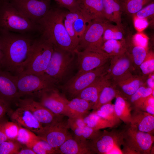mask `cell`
I'll use <instances>...</instances> for the list:
<instances>
[{
    "instance_id": "1",
    "label": "cell",
    "mask_w": 154,
    "mask_h": 154,
    "mask_svg": "<svg viewBox=\"0 0 154 154\" xmlns=\"http://www.w3.org/2000/svg\"><path fill=\"white\" fill-rule=\"evenodd\" d=\"M33 35L10 32H0V42L4 54L3 68L17 75L27 64L29 52L35 39Z\"/></svg>"
},
{
    "instance_id": "2",
    "label": "cell",
    "mask_w": 154,
    "mask_h": 154,
    "mask_svg": "<svg viewBox=\"0 0 154 154\" xmlns=\"http://www.w3.org/2000/svg\"><path fill=\"white\" fill-rule=\"evenodd\" d=\"M51 7L38 22L42 29L41 34L48 39L54 46L75 52L76 48L68 35L63 22L64 11L60 7Z\"/></svg>"
},
{
    "instance_id": "3",
    "label": "cell",
    "mask_w": 154,
    "mask_h": 154,
    "mask_svg": "<svg viewBox=\"0 0 154 154\" xmlns=\"http://www.w3.org/2000/svg\"><path fill=\"white\" fill-rule=\"evenodd\" d=\"M41 31L39 24L21 13L10 2L0 0V32L33 35Z\"/></svg>"
},
{
    "instance_id": "4",
    "label": "cell",
    "mask_w": 154,
    "mask_h": 154,
    "mask_svg": "<svg viewBox=\"0 0 154 154\" xmlns=\"http://www.w3.org/2000/svg\"><path fill=\"white\" fill-rule=\"evenodd\" d=\"M53 50L52 43L40 34V37L35 38L30 50L29 61L19 74H44Z\"/></svg>"
},
{
    "instance_id": "5",
    "label": "cell",
    "mask_w": 154,
    "mask_h": 154,
    "mask_svg": "<svg viewBox=\"0 0 154 154\" xmlns=\"http://www.w3.org/2000/svg\"><path fill=\"white\" fill-rule=\"evenodd\" d=\"M122 132V154H151L154 141L153 134L140 131L131 124L126 125Z\"/></svg>"
},
{
    "instance_id": "6",
    "label": "cell",
    "mask_w": 154,
    "mask_h": 154,
    "mask_svg": "<svg viewBox=\"0 0 154 154\" xmlns=\"http://www.w3.org/2000/svg\"><path fill=\"white\" fill-rule=\"evenodd\" d=\"M17 85L20 97L37 96L44 90L56 87L59 83L47 74H20L16 75Z\"/></svg>"
},
{
    "instance_id": "7",
    "label": "cell",
    "mask_w": 154,
    "mask_h": 154,
    "mask_svg": "<svg viewBox=\"0 0 154 154\" xmlns=\"http://www.w3.org/2000/svg\"><path fill=\"white\" fill-rule=\"evenodd\" d=\"M75 52L54 46V50L45 74L59 83L65 78L72 70L75 61Z\"/></svg>"
},
{
    "instance_id": "8",
    "label": "cell",
    "mask_w": 154,
    "mask_h": 154,
    "mask_svg": "<svg viewBox=\"0 0 154 154\" xmlns=\"http://www.w3.org/2000/svg\"><path fill=\"white\" fill-rule=\"evenodd\" d=\"M110 60L103 66L93 70L76 74L68 80L60 88L66 94L74 98L98 78L106 74Z\"/></svg>"
},
{
    "instance_id": "9",
    "label": "cell",
    "mask_w": 154,
    "mask_h": 154,
    "mask_svg": "<svg viewBox=\"0 0 154 154\" xmlns=\"http://www.w3.org/2000/svg\"><path fill=\"white\" fill-rule=\"evenodd\" d=\"M110 23L107 19L102 18L96 19L90 21L80 38L76 50L80 51L88 48H101L104 32Z\"/></svg>"
},
{
    "instance_id": "10",
    "label": "cell",
    "mask_w": 154,
    "mask_h": 154,
    "mask_svg": "<svg viewBox=\"0 0 154 154\" xmlns=\"http://www.w3.org/2000/svg\"><path fill=\"white\" fill-rule=\"evenodd\" d=\"M77 56L78 71L80 74L93 70L107 63L111 57L101 48H88L75 51Z\"/></svg>"
},
{
    "instance_id": "11",
    "label": "cell",
    "mask_w": 154,
    "mask_h": 154,
    "mask_svg": "<svg viewBox=\"0 0 154 154\" xmlns=\"http://www.w3.org/2000/svg\"><path fill=\"white\" fill-rule=\"evenodd\" d=\"M51 1L8 0V1L21 13L33 22L38 24V21L46 15L50 9Z\"/></svg>"
},
{
    "instance_id": "12",
    "label": "cell",
    "mask_w": 154,
    "mask_h": 154,
    "mask_svg": "<svg viewBox=\"0 0 154 154\" xmlns=\"http://www.w3.org/2000/svg\"><path fill=\"white\" fill-rule=\"evenodd\" d=\"M89 142L90 147L94 154H109L114 148H121L122 130L114 129L110 131L104 130L97 138Z\"/></svg>"
},
{
    "instance_id": "13",
    "label": "cell",
    "mask_w": 154,
    "mask_h": 154,
    "mask_svg": "<svg viewBox=\"0 0 154 154\" xmlns=\"http://www.w3.org/2000/svg\"><path fill=\"white\" fill-rule=\"evenodd\" d=\"M67 121L62 119L44 126L39 137L53 147L58 149L72 135L68 131Z\"/></svg>"
},
{
    "instance_id": "14",
    "label": "cell",
    "mask_w": 154,
    "mask_h": 154,
    "mask_svg": "<svg viewBox=\"0 0 154 154\" xmlns=\"http://www.w3.org/2000/svg\"><path fill=\"white\" fill-rule=\"evenodd\" d=\"M37 96L40 104L55 115L67 116V105L68 100L61 95L56 87L44 90Z\"/></svg>"
},
{
    "instance_id": "15",
    "label": "cell",
    "mask_w": 154,
    "mask_h": 154,
    "mask_svg": "<svg viewBox=\"0 0 154 154\" xmlns=\"http://www.w3.org/2000/svg\"><path fill=\"white\" fill-rule=\"evenodd\" d=\"M18 101L19 106L25 108L29 110L44 126L62 119L63 116L55 115L39 102L32 99H19Z\"/></svg>"
},
{
    "instance_id": "16",
    "label": "cell",
    "mask_w": 154,
    "mask_h": 154,
    "mask_svg": "<svg viewBox=\"0 0 154 154\" xmlns=\"http://www.w3.org/2000/svg\"><path fill=\"white\" fill-rule=\"evenodd\" d=\"M10 118L18 125L31 131L37 135L42 131L44 126L27 108L21 106L13 111L8 112Z\"/></svg>"
},
{
    "instance_id": "17",
    "label": "cell",
    "mask_w": 154,
    "mask_h": 154,
    "mask_svg": "<svg viewBox=\"0 0 154 154\" xmlns=\"http://www.w3.org/2000/svg\"><path fill=\"white\" fill-rule=\"evenodd\" d=\"M133 68L131 55L127 51L111 57L106 75L109 79L113 80L131 72Z\"/></svg>"
},
{
    "instance_id": "18",
    "label": "cell",
    "mask_w": 154,
    "mask_h": 154,
    "mask_svg": "<svg viewBox=\"0 0 154 154\" xmlns=\"http://www.w3.org/2000/svg\"><path fill=\"white\" fill-rule=\"evenodd\" d=\"M17 76L0 68V98L10 104L20 97L17 85Z\"/></svg>"
},
{
    "instance_id": "19",
    "label": "cell",
    "mask_w": 154,
    "mask_h": 154,
    "mask_svg": "<svg viewBox=\"0 0 154 154\" xmlns=\"http://www.w3.org/2000/svg\"><path fill=\"white\" fill-rule=\"evenodd\" d=\"M147 78V76L133 75L130 72L111 80L127 99L144 85Z\"/></svg>"
},
{
    "instance_id": "20",
    "label": "cell",
    "mask_w": 154,
    "mask_h": 154,
    "mask_svg": "<svg viewBox=\"0 0 154 154\" xmlns=\"http://www.w3.org/2000/svg\"><path fill=\"white\" fill-rule=\"evenodd\" d=\"M78 3L79 11L88 21L97 18L106 19L103 0H78Z\"/></svg>"
},
{
    "instance_id": "21",
    "label": "cell",
    "mask_w": 154,
    "mask_h": 154,
    "mask_svg": "<svg viewBox=\"0 0 154 154\" xmlns=\"http://www.w3.org/2000/svg\"><path fill=\"white\" fill-rule=\"evenodd\" d=\"M58 150L59 154H94L90 147L89 141L74 135L64 143Z\"/></svg>"
},
{
    "instance_id": "22",
    "label": "cell",
    "mask_w": 154,
    "mask_h": 154,
    "mask_svg": "<svg viewBox=\"0 0 154 154\" xmlns=\"http://www.w3.org/2000/svg\"><path fill=\"white\" fill-rule=\"evenodd\" d=\"M111 81V80L107 78L106 74L101 76L83 90L76 97L87 100L94 105L103 88Z\"/></svg>"
},
{
    "instance_id": "23",
    "label": "cell",
    "mask_w": 154,
    "mask_h": 154,
    "mask_svg": "<svg viewBox=\"0 0 154 154\" xmlns=\"http://www.w3.org/2000/svg\"><path fill=\"white\" fill-rule=\"evenodd\" d=\"M130 124L140 131L153 134L154 131V115L139 109L132 110Z\"/></svg>"
},
{
    "instance_id": "24",
    "label": "cell",
    "mask_w": 154,
    "mask_h": 154,
    "mask_svg": "<svg viewBox=\"0 0 154 154\" xmlns=\"http://www.w3.org/2000/svg\"><path fill=\"white\" fill-rule=\"evenodd\" d=\"M94 104L90 102L80 98L75 97L68 100L67 105V117H84L92 109Z\"/></svg>"
},
{
    "instance_id": "25",
    "label": "cell",
    "mask_w": 154,
    "mask_h": 154,
    "mask_svg": "<svg viewBox=\"0 0 154 154\" xmlns=\"http://www.w3.org/2000/svg\"><path fill=\"white\" fill-rule=\"evenodd\" d=\"M105 18L117 25H121L122 8L119 0H103Z\"/></svg>"
},
{
    "instance_id": "26",
    "label": "cell",
    "mask_w": 154,
    "mask_h": 154,
    "mask_svg": "<svg viewBox=\"0 0 154 154\" xmlns=\"http://www.w3.org/2000/svg\"><path fill=\"white\" fill-rule=\"evenodd\" d=\"M130 33L123 25H114L109 23L104 32L102 40H129L131 38Z\"/></svg>"
},
{
    "instance_id": "27",
    "label": "cell",
    "mask_w": 154,
    "mask_h": 154,
    "mask_svg": "<svg viewBox=\"0 0 154 154\" xmlns=\"http://www.w3.org/2000/svg\"><path fill=\"white\" fill-rule=\"evenodd\" d=\"M119 96L124 97L111 80L110 83L103 88L100 92L97 100L93 106V111L96 110L104 104L111 102L114 98Z\"/></svg>"
},
{
    "instance_id": "28",
    "label": "cell",
    "mask_w": 154,
    "mask_h": 154,
    "mask_svg": "<svg viewBox=\"0 0 154 154\" xmlns=\"http://www.w3.org/2000/svg\"><path fill=\"white\" fill-rule=\"evenodd\" d=\"M116 98L114 107L117 116L126 125L130 124L132 110L130 104L123 96H119Z\"/></svg>"
},
{
    "instance_id": "29",
    "label": "cell",
    "mask_w": 154,
    "mask_h": 154,
    "mask_svg": "<svg viewBox=\"0 0 154 154\" xmlns=\"http://www.w3.org/2000/svg\"><path fill=\"white\" fill-rule=\"evenodd\" d=\"M129 40H108L103 41L101 48L111 57L121 55L128 51Z\"/></svg>"
},
{
    "instance_id": "30",
    "label": "cell",
    "mask_w": 154,
    "mask_h": 154,
    "mask_svg": "<svg viewBox=\"0 0 154 154\" xmlns=\"http://www.w3.org/2000/svg\"><path fill=\"white\" fill-rule=\"evenodd\" d=\"M81 15L78 11L72 12L69 11H64L63 13V22L65 27L76 48L78 46L79 40L76 36L73 28V24L75 21Z\"/></svg>"
},
{
    "instance_id": "31",
    "label": "cell",
    "mask_w": 154,
    "mask_h": 154,
    "mask_svg": "<svg viewBox=\"0 0 154 154\" xmlns=\"http://www.w3.org/2000/svg\"><path fill=\"white\" fill-rule=\"evenodd\" d=\"M92 112L108 121L114 127L118 125L121 122V120L115 113L114 104L111 102L102 105L97 110Z\"/></svg>"
},
{
    "instance_id": "32",
    "label": "cell",
    "mask_w": 154,
    "mask_h": 154,
    "mask_svg": "<svg viewBox=\"0 0 154 154\" xmlns=\"http://www.w3.org/2000/svg\"><path fill=\"white\" fill-rule=\"evenodd\" d=\"M154 91L144 84L140 86L132 95L127 100L130 104L132 110L138 109L146 98L151 94Z\"/></svg>"
},
{
    "instance_id": "33",
    "label": "cell",
    "mask_w": 154,
    "mask_h": 154,
    "mask_svg": "<svg viewBox=\"0 0 154 154\" xmlns=\"http://www.w3.org/2000/svg\"><path fill=\"white\" fill-rule=\"evenodd\" d=\"M83 119L86 126L95 129L100 130L114 127L108 121L99 116L94 112L84 117Z\"/></svg>"
},
{
    "instance_id": "34",
    "label": "cell",
    "mask_w": 154,
    "mask_h": 154,
    "mask_svg": "<svg viewBox=\"0 0 154 154\" xmlns=\"http://www.w3.org/2000/svg\"><path fill=\"white\" fill-rule=\"evenodd\" d=\"M153 0H119L123 12L133 15Z\"/></svg>"
},
{
    "instance_id": "35",
    "label": "cell",
    "mask_w": 154,
    "mask_h": 154,
    "mask_svg": "<svg viewBox=\"0 0 154 154\" xmlns=\"http://www.w3.org/2000/svg\"><path fill=\"white\" fill-rule=\"evenodd\" d=\"M39 138L38 136L34 132L19 125L18 133L15 140L20 144L31 148L33 144Z\"/></svg>"
},
{
    "instance_id": "36",
    "label": "cell",
    "mask_w": 154,
    "mask_h": 154,
    "mask_svg": "<svg viewBox=\"0 0 154 154\" xmlns=\"http://www.w3.org/2000/svg\"><path fill=\"white\" fill-rule=\"evenodd\" d=\"M128 51L131 55L134 68L139 67L146 56L147 53L146 48L134 45L130 40L129 43Z\"/></svg>"
},
{
    "instance_id": "37",
    "label": "cell",
    "mask_w": 154,
    "mask_h": 154,
    "mask_svg": "<svg viewBox=\"0 0 154 154\" xmlns=\"http://www.w3.org/2000/svg\"><path fill=\"white\" fill-rule=\"evenodd\" d=\"M19 125L13 121L0 119V129L9 140H15L18 134Z\"/></svg>"
},
{
    "instance_id": "38",
    "label": "cell",
    "mask_w": 154,
    "mask_h": 154,
    "mask_svg": "<svg viewBox=\"0 0 154 154\" xmlns=\"http://www.w3.org/2000/svg\"><path fill=\"white\" fill-rule=\"evenodd\" d=\"M74 135L84 140L90 141L98 137L101 133L100 130L95 129L85 125L72 130Z\"/></svg>"
},
{
    "instance_id": "39",
    "label": "cell",
    "mask_w": 154,
    "mask_h": 154,
    "mask_svg": "<svg viewBox=\"0 0 154 154\" xmlns=\"http://www.w3.org/2000/svg\"><path fill=\"white\" fill-rule=\"evenodd\" d=\"M31 149L36 154H58L57 149L51 146L46 141L39 138L33 144Z\"/></svg>"
},
{
    "instance_id": "40",
    "label": "cell",
    "mask_w": 154,
    "mask_h": 154,
    "mask_svg": "<svg viewBox=\"0 0 154 154\" xmlns=\"http://www.w3.org/2000/svg\"><path fill=\"white\" fill-rule=\"evenodd\" d=\"M22 145L15 140H8L0 144V154H17Z\"/></svg>"
},
{
    "instance_id": "41",
    "label": "cell",
    "mask_w": 154,
    "mask_h": 154,
    "mask_svg": "<svg viewBox=\"0 0 154 154\" xmlns=\"http://www.w3.org/2000/svg\"><path fill=\"white\" fill-rule=\"evenodd\" d=\"M139 67L143 75L147 76L154 72V58L153 52L147 53L145 59Z\"/></svg>"
},
{
    "instance_id": "42",
    "label": "cell",
    "mask_w": 154,
    "mask_h": 154,
    "mask_svg": "<svg viewBox=\"0 0 154 154\" xmlns=\"http://www.w3.org/2000/svg\"><path fill=\"white\" fill-rule=\"evenodd\" d=\"M89 22L81 14L74 23V30L79 40L85 31Z\"/></svg>"
},
{
    "instance_id": "43",
    "label": "cell",
    "mask_w": 154,
    "mask_h": 154,
    "mask_svg": "<svg viewBox=\"0 0 154 154\" xmlns=\"http://www.w3.org/2000/svg\"><path fill=\"white\" fill-rule=\"evenodd\" d=\"M62 7H64L70 12H75L79 11L78 0H53Z\"/></svg>"
},
{
    "instance_id": "44",
    "label": "cell",
    "mask_w": 154,
    "mask_h": 154,
    "mask_svg": "<svg viewBox=\"0 0 154 154\" xmlns=\"http://www.w3.org/2000/svg\"><path fill=\"white\" fill-rule=\"evenodd\" d=\"M154 14V3L152 1L133 15L139 18L147 19L153 16Z\"/></svg>"
},
{
    "instance_id": "45",
    "label": "cell",
    "mask_w": 154,
    "mask_h": 154,
    "mask_svg": "<svg viewBox=\"0 0 154 154\" xmlns=\"http://www.w3.org/2000/svg\"><path fill=\"white\" fill-rule=\"evenodd\" d=\"M131 42L134 45L142 46L147 49L148 43V38L144 33L138 32L132 36Z\"/></svg>"
},
{
    "instance_id": "46",
    "label": "cell",
    "mask_w": 154,
    "mask_h": 154,
    "mask_svg": "<svg viewBox=\"0 0 154 154\" xmlns=\"http://www.w3.org/2000/svg\"><path fill=\"white\" fill-rule=\"evenodd\" d=\"M137 109L154 115V96L151 94L147 97Z\"/></svg>"
},
{
    "instance_id": "47",
    "label": "cell",
    "mask_w": 154,
    "mask_h": 154,
    "mask_svg": "<svg viewBox=\"0 0 154 154\" xmlns=\"http://www.w3.org/2000/svg\"><path fill=\"white\" fill-rule=\"evenodd\" d=\"M82 117H68L67 124L69 128L72 131L86 125Z\"/></svg>"
},
{
    "instance_id": "48",
    "label": "cell",
    "mask_w": 154,
    "mask_h": 154,
    "mask_svg": "<svg viewBox=\"0 0 154 154\" xmlns=\"http://www.w3.org/2000/svg\"><path fill=\"white\" fill-rule=\"evenodd\" d=\"M133 23L134 27L138 32H141L149 25L147 19H140L134 15Z\"/></svg>"
},
{
    "instance_id": "49",
    "label": "cell",
    "mask_w": 154,
    "mask_h": 154,
    "mask_svg": "<svg viewBox=\"0 0 154 154\" xmlns=\"http://www.w3.org/2000/svg\"><path fill=\"white\" fill-rule=\"evenodd\" d=\"M9 104L0 98V119L10 110Z\"/></svg>"
},
{
    "instance_id": "50",
    "label": "cell",
    "mask_w": 154,
    "mask_h": 154,
    "mask_svg": "<svg viewBox=\"0 0 154 154\" xmlns=\"http://www.w3.org/2000/svg\"><path fill=\"white\" fill-rule=\"evenodd\" d=\"M17 154H36L31 149L27 147L26 148H21Z\"/></svg>"
},
{
    "instance_id": "51",
    "label": "cell",
    "mask_w": 154,
    "mask_h": 154,
    "mask_svg": "<svg viewBox=\"0 0 154 154\" xmlns=\"http://www.w3.org/2000/svg\"><path fill=\"white\" fill-rule=\"evenodd\" d=\"M150 77L147 80V83L148 87L152 88L153 90H154V74L151 75Z\"/></svg>"
},
{
    "instance_id": "52",
    "label": "cell",
    "mask_w": 154,
    "mask_h": 154,
    "mask_svg": "<svg viewBox=\"0 0 154 154\" xmlns=\"http://www.w3.org/2000/svg\"><path fill=\"white\" fill-rule=\"evenodd\" d=\"M9 140L4 133L0 129V144L3 142Z\"/></svg>"
},
{
    "instance_id": "53",
    "label": "cell",
    "mask_w": 154,
    "mask_h": 154,
    "mask_svg": "<svg viewBox=\"0 0 154 154\" xmlns=\"http://www.w3.org/2000/svg\"><path fill=\"white\" fill-rule=\"evenodd\" d=\"M4 54L0 42V68H2L4 60Z\"/></svg>"
},
{
    "instance_id": "54",
    "label": "cell",
    "mask_w": 154,
    "mask_h": 154,
    "mask_svg": "<svg viewBox=\"0 0 154 154\" xmlns=\"http://www.w3.org/2000/svg\"><path fill=\"white\" fill-rule=\"evenodd\" d=\"M2 1H7V0H1Z\"/></svg>"
},
{
    "instance_id": "55",
    "label": "cell",
    "mask_w": 154,
    "mask_h": 154,
    "mask_svg": "<svg viewBox=\"0 0 154 154\" xmlns=\"http://www.w3.org/2000/svg\"><path fill=\"white\" fill-rule=\"evenodd\" d=\"M8 1V0H7V1Z\"/></svg>"
}]
</instances>
